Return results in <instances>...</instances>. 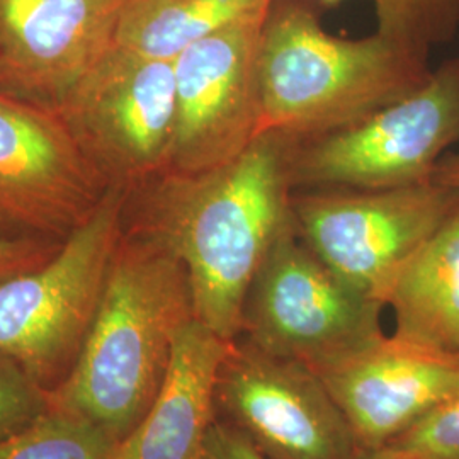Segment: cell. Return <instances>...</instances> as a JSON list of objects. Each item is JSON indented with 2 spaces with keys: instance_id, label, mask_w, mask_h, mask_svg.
<instances>
[{
  "instance_id": "obj_1",
  "label": "cell",
  "mask_w": 459,
  "mask_h": 459,
  "mask_svg": "<svg viewBox=\"0 0 459 459\" xmlns=\"http://www.w3.org/2000/svg\"><path fill=\"white\" fill-rule=\"evenodd\" d=\"M291 147L293 138L264 133L231 162L164 172L132 189L126 227L181 259L197 322L225 341L242 333L248 288L279 237L295 227Z\"/></svg>"
},
{
  "instance_id": "obj_2",
  "label": "cell",
  "mask_w": 459,
  "mask_h": 459,
  "mask_svg": "<svg viewBox=\"0 0 459 459\" xmlns=\"http://www.w3.org/2000/svg\"><path fill=\"white\" fill-rule=\"evenodd\" d=\"M193 318L181 259L125 221L94 322L72 371L49 392V407L119 443L160 394L178 335Z\"/></svg>"
},
{
  "instance_id": "obj_3",
  "label": "cell",
  "mask_w": 459,
  "mask_h": 459,
  "mask_svg": "<svg viewBox=\"0 0 459 459\" xmlns=\"http://www.w3.org/2000/svg\"><path fill=\"white\" fill-rule=\"evenodd\" d=\"M430 75L427 55L379 33L333 36L307 2L276 0L259 49L264 133L308 140L342 130L407 98Z\"/></svg>"
},
{
  "instance_id": "obj_4",
  "label": "cell",
  "mask_w": 459,
  "mask_h": 459,
  "mask_svg": "<svg viewBox=\"0 0 459 459\" xmlns=\"http://www.w3.org/2000/svg\"><path fill=\"white\" fill-rule=\"evenodd\" d=\"M132 189L111 186L47 263L0 281V352L45 390L72 371L98 312Z\"/></svg>"
},
{
  "instance_id": "obj_5",
  "label": "cell",
  "mask_w": 459,
  "mask_h": 459,
  "mask_svg": "<svg viewBox=\"0 0 459 459\" xmlns=\"http://www.w3.org/2000/svg\"><path fill=\"white\" fill-rule=\"evenodd\" d=\"M383 308L332 271L295 223L269 250L248 288L240 335L318 373L385 337Z\"/></svg>"
},
{
  "instance_id": "obj_6",
  "label": "cell",
  "mask_w": 459,
  "mask_h": 459,
  "mask_svg": "<svg viewBox=\"0 0 459 459\" xmlns=\"http://www.w3.org/2000/svg\"><path fill=\"white\" fill-rule=\"evenodd\" d=\"M459 143V56L422 87L342 130L293 140V189H394L434 181Z\"/></svg>"
},
{
  "instance_id": "obj_7",
  "label": "cell",
  "mask_w": 459,
  "mask_h": 459,
  "mask_svg": "<svg viewBox=\"0 0 459 459\" xmlns=\"http://www.w3.org/2000/svg\"><path fill=\"white\" fill-rule=\"evenodd\" d=\"M53 111L109 187L134 189L169 165L176 128L174 60L115 43Z\"/></svg>"
},
{
  "instance_id": "obj_8",
  "label": "cell",
  "mask_w": 459,
  "mask_h": 459,
  "mask_svg": "<svg viewBox=\"0 0 459 459\" xmlns=\"http://www.w3.org/2000/svg\"><path fill=\"white\" fill-rule=\"evenodd\" d=\"M291 206L305 244L385 305L402 267L459 213V196L429 181L394 189H298Z\"/></svg>"
},
{
  "instance_id": "obj_9",
  "label": "cell",
  "mask_w": 459,
  "mask_h": 459,
  "mask_svg": "<svg viewBox=\"0 0 459 459\" xmlns=\"http://www.w3.org/2000/svg\"><path fill=\"white\" fill-rule=\"evenodd\" d=\"M214 411L271 458L368 459L322 377L242 335L220 362Z\"/></svg>"
},
{
  "instance_id": "obj_10",
  "label": "cell",
  "mask_w": 459,
  "mask_h": 459,
  "mask_svg": "<svg viewBox=\"0 0 459 459\" xmlns=\"http://www.w3.org/2000/svg\"><path fill=\"white\" fill-rule=\"evenodd\" d=\"M265 17L223 28L174 58L176 128L165 172L196 174L227 164L264 134L259 49Z\"/></svg>"
},
{
  "instance_id": "obj_11",
  "label": "cell",
  "mask_w": 459,
  "mask_h": 459,
  "mask_svg": "<svg viewBox=\"0 0 459 459\" xmlns=\"http://www.w3.org/2000/svg\"><path fill=\"white\" fill-rule=\"evenodd\" d=\"M108 189L55 111L0 92V227L65 240Z\"/></svg>"
},
{
  "instance_id": "obj_12",
  "label": "cell",
  "mask_w": 459,
  "mask_h": 459,
  "mask_svg": "<svg viewBox=\"0 0 459 459\" xmlns=\"http://www.w3.org/2000/svg\"><path fill=\"white\" fill-rule=\"evenodd\" d=\"M126 0H0V92L55 109L115 45Z\"/></svg>"
},
{
  "instance_id": "obj_13",
  "label": "cell",
  "mask_w": 459,
  "mask_h": 459,
  "mask_svg": "<svg viewBox=\"0 0 459 459\" xmlns=\"http://www.w3.org/2000/svg\"><path fill=\"white\" fill-rule=\"evenodd\" d=\"M371 458L459 388V358L398 337L316 373Z\"/></svg>"
},
{
  "instance_id": "obj_14",
  "label": "cell",
  "mask_w": 459,
  "mask_h": 459,
  "mask_svg": "<svg viewBox=\"0 0 459 459\" xmlns=\"http://www.w3.org/2000/svg\"><path fill=\"white\" fill-rule=\"evenodd\" d=\"M230 341L193 318L174 345L164 386L113 459H203L216 419L214 385Z\"/></svg>"
},
{
  "instance_id": "obj_15",
  "label": "cell",
  "mask_w": 459,
  "mask_h": 459,
  "mask_svg": "<svg viewBox=\"0 0 459 459\" xmlns=\"http://www.w3.org/2000/svg\"><path fill=\"white\" fill-rule=\"evenodd\" d=\"M394 337L459 358V213L402 267L385 299Z\"/></svg>"
},
{
  "instance_id": "obj_16",
  "label": "cell",
  "mask_w": 459,
  "mask_h": 459,
  "mask_svg": "<svg viewBox=\"0 0 459 459\" xmlns=\"http://www.w3.org/2000/svg\"><path fill=\"white\" fill-rule=\"evenodd\" d=\"M276 0H126L115 43L174 60L199 39L231 24L269 14Z\"/></svg>"
},
{
  "instance_id": "obj_17",
  "label": "cell",
  "mask_w": 459,
  "mask_h": 459,
  "mask_svg": "<svg viewBox=\"0 0 459 459\" xmlns=\"http://www.w3.org/2000/svg\"><path fill=\"white\" fill-rule=\"evenodd\" d=\"M115 441L92 422L49 407L13 436L0 439V459H113Z\"/></svg>"
},
{
  "instance_id": "obj_18",
  "label": "cell",
  "mask_w": 459,
  "mask_h": 459,
  "mask_svg": "<svg viewBox=\"0 0 459 459\" xmlns=\"http://www.w3.org/2000/svg\"><path fill=\"white\" fill-rule=\"evenodd\" d=\"M337 5L342 0H318ZM377 19V33L394 43L430 55L436 45L455 38L459 28V0H371Z\"/></svg>"
},
{
  "instance_id": "obj_19",
  "label": "cell",
  "mask_w": 459,
  "mask_h": 459,
  "mask_svg": "<svg viewBox=\"0 0 459 459\" xmlns=\"http://www.w3.org/2000/svg\"><path fill=\"white\" fill-rule=\"evenodd\" d=\"M369 459H459V388Z\"/></svg>"
},
{
  "instance_id": "obj_20",
  "label": "cell",
  "mask_w": 459,
  "mask_h": 459,
  "mask_svg": "<svg viewBox=\"0 0 459 459\" xmlns=\"http://www.w3.org/2000/svg\"><path fill=\"white\" fill-rule=\"evenodd\" d=\"M48 409V390L0 352V439L31 424Z\"/></svg>"
},
{
  "instance_id": "obj_21",
  "label": "cell",
  "mask_w": 459,
  "mask_h": 459,
  "mask_svg": "<svg viewBox=\"0 0 459 459\" xmlns=\"http://www.w3.org/2000/svg\"><path fill=\"white\" fill-rule=\"evenodd\" d=\"M62 242L28 235H0V281L47 263L62 247Z\"/></svg>"
},
{
  "instance_id": "obj_22",
  "label": "cell",
  "mask_w": 459,
  "mask_h": 459,
  "mask_svg": "<svg viewBox=\"0 0 459 459\" xmlns=\"http://www.w3.org/2000/svg\"><path fill=\"white\" fill-rule=\"evenodd\" d=\"M203 459H276L267 456L257 446L250 443L244 434L227 422L214 419L210 427L204 458Z\"/></svg>"
},
{
  "instance_id": "obj_23",
  "label": "cell",
  "mask_w": 459,
  "mask_h": 459,
  "mask_svg": "<svg viewBox=\"0 0 459 459\" xmlns=\"http://www.w3.org/2000/svg\"><path fill=\"white\" fill-rule=\"evenodd\" d=\"M434 181L459 196V152L444 155L434 170Z\"/></svg>"
}]
</instances>
